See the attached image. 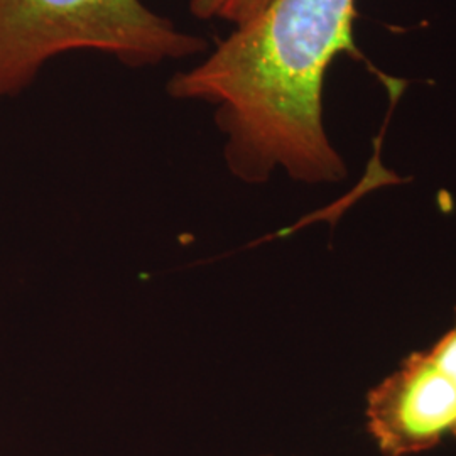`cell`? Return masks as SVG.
Wrapping results in <instances>:
<instances>
[{
  "label": "cell",
  "mask_w": 456,
  "mask_h": 456,
  "mask_svg": "<svg viewBox=\"0 0 456 456\" xmlns=\"http://www.w3.org/2000/svg\"><path fill=\"white\" fill-rule=\"evenodd\" d=\"M365 424L384 456H412L456 440V314L431 348L412 352L367 395Z\"/></svg>",
  "instance_id": "3957f363"
},
{
  "label": "cell",
  "mask_w": 456,
  "mask_h": 456,
  "mask_svg": "<svg viewBox=\"0 0 456 456\" xmlns=\"http://www.w3.org/2000/svg\"><path fill=\"white\" fill-rule=\"evenodd\" d=\"M355 14V0H274L166 90L215 107L235 178L257 184L281 167L308 184L342 181L346 166L326 134L323 85L340 54L363 60Z\"/></svg>",
  "instance_id": "6da1fadb"
},
{
  "label": "cell",
  "mask_w": 456,
  "mask_h": 456,
  "mask_svg": "<svg viewBox=\"0 0 456 456\" xmlns=\"http://www.w3.org/2000/svg\"><path fill=\"white\" fill-rule=\"evenodd\" d=\"M274 0H191L190 11L196 19L224 20L233 29L252 22Z\"/></svg>",
  "instance_id": "277c9868"
},
{
  "label": "cell",
  "mask_w": 456,
  "mask_h": 456,
  "mask_svg": "<svg viewBox=\"0 0 456 456\" xmlns=\"http://www.w3.org/2000/svg\"><path fill=\"white\" fill-rule=\"evenodd\" d=\"M207 41L184 33L142 0H0V98L20 94L51 58L94 49L131 68L203 53Z\"/></svg>",
  "instance_id": "7a4b0ae2"
}]
</instances>
